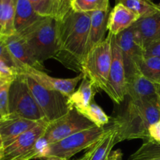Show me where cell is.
Here are the masks:
<instances>
[{"instance_id": "43", "label": "cell", "mask_w": 160, "mask_h": 160, "mask_svg": "<svg viewBox=\"0 0 160 160\" xmlns=\"http://www.w3.org/2000/svg\"><path fill=\"white\" fill-rule=\"evenodd\" d=\"M2 146V141H1V138H0V147Z\"/></svg>"}, {"instance_id": "31", "label": "cell", "mask_w": 160, "mask_h": 160, "mask_svg": "<svg viewBox=\"0 0 160 160\" xmlns=\"http://www.w3.org/2000/svg\"><path fill=\"white\" fill-rule=\"evenodd\" d=\"M9 17L6 0H0V38H5L7 29Z\"/></svg>"}, {"instance_id": "5", "label": "cell", "mask_w": 160, "mask_h": 160, "mask_svg": "<svg viewBox=\"0 0 160 160\" xmlns=\"http://www.w3.org/2000/svg\"><path fill=\"white\" fill-rule=\"evenodd\" d=\"M116 127L117 124L114 121L112 125L109 127H95L77 133L57 143L50 144L42 159L49 156H58L67 159H70L83 150L89 149L96 145L109 133L113 131Z\"/></svg>"}, {"instance_id": "33", "label": "cell", "mask_w": 160, "mask_h": 160, "mask_svg": "<svg viewBox=\"0 0 160 160\" xmlns=\"http://www.w3.org/2000/svg\"><path fill=\"white\" fill-rule=\"evenodd\" d=\"M145 56L160 58V40L148 45L145 49Z\"/></svg>"}, {"instance_id": "39", "label": "cell", "mask_w": 160, "mask_h": 160, "mask_svg": "<svg viewBox=\"0 0 160 160\" xmlns=\"http://www.w3.org/2000/svg\"><path fill=\"white\" fill-rule=\"evenodd\" d=\"M14 117H14V116H12V117H9V118H7V119H4V120H2V121L0 122V127H1L2 123L3 122H4V121H6V120H9V119H11V118H14Z\"/></svg>"}, {"instance_id": "12", "label": "cell", "mask_w": 160, "mask_h": 160, "mask_svg": "<svg viewBox=\"0 0 160 160\" xmlns=\"http://www.w3.org/2000/svg\"><path fill=\"white\" fill-rule=\"evenodd\" d=\"M18 74L29 77L42 87L60 92L67 98L74 92L78 84L84 78L82 73H80L78 76L73 78H53L42 70L33 67H23L18 70Z\"/></svg>"}, {"instance_id": "41", "label": "cell", "mask_w": 160, "mask_h": 160, "mask_svg": "<svg viewBox=\"0 0 160 160\" xmlns=\"http://www.w3.org/2000/svg\"><path fill=\"white\" fill-rule=\"evenodd\" d=\"M123 0H116V4H118V3H121V2H123Z\"/></svg>"}, {"instance_id": "7", "label": "cell", "mask_w": 160, "mask_h": 160, "mask_svg": "<svg viewBox=\"0 0 160 160\" xmlns=\"http://www.w3.org/2000/svg\"><path fill=\"white\" fill-rule=\"evenodd\" d=\"M9 113L16 117L34 121H45L40 108L21 75H18L11 84L9 93Z\"/></svg>"}, {"instance_id": "34", "label": "cell", "mask_w": 160, "mask_h": 160, "mask_svg": "<svg viewBox=\"0 0 160 160\" xmlns=\"http://www.w3.org/2000/svg\"><path fill=\"white\" fill-rule=\"evenodd\" d=\"M148 136L149 138L160 142V121L153 123L148 128Z\"/></svg>"}, {"instance_id": "28", "label": "cell", "mask_w": 160, "mask_h": 160, "mask_svg": "<svg viewBox=\"0 0 160 160\" xmlns=\"http://www.w3.org/2000/svg\"><path fill=\"white\" fill-rule=\"evenodd\" d=\"M12 82L0 81V117L9 118L11 114L9 110V93Z\"/></svg>"}, {"instance_id": "22", "label": "cell", "mask_w": 160, "mask_h": 160, "mask_svg": "<svg viewBox=\"0 0 160 160\" xmlns=\"http://www.w3.org/2000/svg\"><path fill=\"white\" fill-rule=\"evenodd\" d=\"M139 70L150 81L160 84V58L145 56L140 62Z\"/></svg>"}, {"instance_id": "23", "label": "cell", "mask_w": 160, "mask_h": 160, "mask_svg": "<svg viewBox=\"0 0 160 160\" xmlns=\"http://www.w3.org/2000/svg\"><path fill=\"white\" fill-rule=\"evenodd\" d=\"M121 4L136 12L140 18L149 17L160 11L159 6L152 0H123Z\"/></svg>"}, {"instance_id": "15", "label": "cell", "mask_w": 160, "mask_h": 160, "mask_svg": "<svg viewBox=\"0 0 160 160\" xmlns=\"http://www.w3.org/2000/svg\"><path fill=\"white\" fill-rule=\"evenodd\" d=\"M140 19L136 12L121 3L116 4L110 10L108 19L107 29L114 36L131 28Z\"/></svg>"}, {"instance_id": "38", "label": "cell", "mask_w": 160, "mask_h": 160, "mask_svg": "<svg viewBox=\"0 0 160 160\" xmlns=\"http://www.w3.org/2000/svg\"><path fill=\"white\" fill-rule=\"evenodd\" d=\"M3 156V146L0 147V160L2 159Z\"/></svg>"}, {"instance_id": "42", "label": "cell", "mask_w": 160, "mask_h": 160, "mask_svg": "<svg viewBox=\"0 0 160 160\" xmlns=\"http://www.w3.org/2000/svg\"><path fill=\"white\" fill-rule=\"evenodd\" d=\"M12 116H11V117H12ZM4 119H7V118H1V117H0V122H1L2 120H4Z\"/></svg>"}, {"instance_id": "25", "label": "cell", "mask_w": 160, "mask_h": 160, "mask_svg": "<svg viewBox=\"0 0 160 160\" xmlns=\"http://www.w3.org/2000/svg\"><path fill=\"white\" fill-rule=\"evenodd\" d=\"M160 159V142L149 138L135 152L131 155L128 160H154Z\"/></svg>"}, {"instance_id": "6", "label": "cell", "mask_w": 160, "mask_h": 160, "mask_svg": "<svg viewBox=\"0 0 160 160\" xmlns=\"http://www.w3.org/2000/svg\"><path fill=\"white\" fill-rule=\"evenodd\" d=\"M25 82L48 123L61 118L70 110L67 97L56 91L49 90L38 84L29 77L23 76Z\"/></svg>"}, {"instance_id": "37", "label": "cell", "mask_w": 160, "mask_h": 160, "mask_svg": "<svg viewBox=\"0 0 160 160\" xmlns=\"http://www.w3.org/2000/svg\"><path fill=\"white\" fill-rule=\"evenodd\" d=\"M42 160H68L65 158L58 157V156H49V157L45 158V159H42Z\"/></svg>"}, {"instance_id": "27", "label": "cell", "mask_w": 160, "mask_h": 160, "mask_svg": "<svg viewBox=\"0 0 160 160\" xmlns=\"http://www.w3.org/2000/svg\"><path fill=\"white\" fill-rule=\"evenodd\" d=\"M38 15L44 17H54L57 13V0H29Z\"/></svg>"}, {"instance_id": "19", "label": "cell", "mask_w": 160, "mask_h": 160, "mask_svg": "<svg viewBox=\"0 0 160 160\" xmlns=\"http://www.w3.org/2000/svg\"><path fill=\"white\" fill-rule=\"evenodd\" d=\"M157 94L158 84L148 79L141 72L127 82V95L130 99L146 98Z\"/></svg>"}, {"instance_id": "4", "label": "cell", "mask_w": 160, "mask_h": 160, "mask_svg": "<svg viewBox=\"0 0 160 160\" xmlns=\"http://www.w3.org/2000/svg\"><path fill=\"white\" fill-rule=\"evenodd\" d=\"M112 36L109 32L104 41L86 53L81 64V73L84 76L90 80L95 88L106 93L112 63Z\"/></svg>"}, {"instance_id": "1", "label": "cell", "mask_w": 160, "mask_h": 160, "mask_svg": "<svg viewBox=\"0 0 160 160\" xmlns=\"http://www.w3.org/2000/svg\"><path fill=\"white\" fill-rule=\"evenodd\" d=\"M90 24L89 12H78L73 9L58 20V51L55 59L67 69L81 73Z\"/></svg>"}, {"instance_id": "29", "label": "cell", "mask_w": 160, "mask_h": 160, "mask_svg": "<svg viewBox=\"0 0 160 160\" xmlns=\"http://www.w3.org/2000/svg\"><path fill=\"white\" fill-rule=\"evenodd\" d=\"M0 61L6 63L11 68H13L17 70L15 62H14L13 59L8 49L7 45H6L5 38H0Z\"/></svg>"}, {"instance_id": "20", "label": "cell", "mask_w": 160, "mask_h": 160, "mask_svg": "<svg viewBox=\"0 0 160 160\" xmlns=\"http://www.w3.org/2000/svg\"><path fill=\"white\" fill-rule=\"evenodd\" d=\"M94 88L90 80L84 76L78 88L67 98V104L70 110L75 109L79 111L88 106L94 100Z\"/></svg>"}, {"instance_id": "18", "label": "cell", "mask_w": 160, "mask_h": 160, "mask_svg": "<svg viewBox=\"0 0 160 160\" xmlns=\"http://www.w3.org/2000/svg\"><path fill=\"white\" fill-rule=\"evenodd\" d=\"M109 12V9L106 11H95L89 12L91 16V24L86 47V53L90 51L94 46L101 43L106 38Z\"/></svg>"}, {"instance_id": "2", "label": "cell", "mask_w": 160, "mask_h": 160, "mask_svg": "<svg viewBox=\"0 0 160 160\" xmlns=\"http://www.w3.org/2000/svg\"><path fill=\"white\" fill-rule=\"evenodd\" d=\"M160 121L159 95L138 99H130L126 112L121 118L115 120L118 130V142L124 140L149 139L148 128Z\"/></svg>"}, {"instance_id": "24", "label": "cell", "mask_w": 160, "mask_h": 160, "mask_svg": "<svg viewBox=\"0 0 160 160\" xmlns=\"http://www.w3.org/2000/svg\"><path fill=\"white\" fill-rule=\"evenodd\" d=\"M82 116L90 120L98 128H104L109 122L110 117L103 111V109L97 103L93 101L88 106L78 111Z\"/></svg>"}, {"instance_id": "44", "label": "cell", "mask_w": 160, "mask_h": 160, "mask_svg": "<svg viewBox=\"0 0 160 160\" xmlns=\"http://www.w3.org/2000/svg\"><path fill=\"white\" fill-rule=\"evenodd\" d=\"M158 6H159V7L160 8V2H159V4H158Z\"/></svg>"}, {"instance_id": "21", "label": "cell", "mask_w": 160, "mask_h": 160, "mask_svg": "<svg viewBox=\"0 0 160 160\" xmlns=\"http://www.w3.org/2000/svg\"><path fill=\"white\" fill-rule=\"evenodd\" d=\"M117 136L118 130L117 125L113 131L109 133L102 140L97 144L90 160H108L111 152L112 151V148L115 146L116 144L118 143Z\"/></svg>"}, {"instance_id": "3", "label": "cell", "mask_w": 160, "mask_h": 160, "mask_svg": "<svg viewBox=\"0 0 160 160\" xmlns=\"http://www.w3.org/2000/svg\"><path fill=\"white\" fill-rule=\"evenodd\" d=\"M58 20L54 17H43L22 34L36 60L43 65L49 59H55L58 51Z\"/></svg>"}, {"instance_id": "36", "label": "cell", "mask_w": 160, "mask_h": 160, "mask_svg": "<svg viewBox=\"0 0 160 160\" xmlns=\"http://www.w3.org/2000/svg\"><path fill=\"white\" fill-rule=\"evenodd\" d=\"M98 144V143H97ZM97 144L95 145H94L93 147H92L91 148H89L87 152H86L85 153H84V155H83L82 156H81V158H78V159H75V160H90L91 157H92V154H93L94 151H95V147H96Z\"/></svg>"}, {"instance_id": "8", "label": "cell", "mask_w": 160, "mask_h": 160, "mask_svg": "<svg viewBox=\"0 0 160 160\" xmlns=\"http://www.w3.org/2000/svg\"><path fill=\"white\" fill-rule=\"evenodd\" d=\"M96 127L75 109L61 118L49 123L44 138L49 144H55L84 130Z\"/></svg>"}, {"instance_id": "30", "label": "cell", "mask_w": 160, "mask_h": 160, "mask_svg": "<svg viewBox=\"0 0 160 160\" xmlns=\"http://www.w3.org/2000/svg\"><path fill=\"white\" fill-rule=\"evenodd\" d=\"M18 71L11 68L6 63L0 61V81L12 82L18 76Z\"/></svg>"}, {"instance_id": "9", "label": "cell", "mask_w": 160, "mask_h": 160, "mask_svg": "<svg viewBox=\"0 0 160 160\" xmlns=\"http://www.w3.org/2000/svg\"><path fill=\"white\" fill-rule=\"evenodd\" d=\"M115 38L121 50L128 82L134 75L140 73L139 65L145 56V50L136 39L132 26L120 33Z\"/></svg>"}, {"instance_id": "17", "label": "cell", "mask_w": 160, "mask_h": 160, "mask_svg": "<svg viewBox=\"0 0 160 160\" xmlns=\"http://www.w3.org/2000/svg\"><path fill=\"white\" fill-rule=\"evenodd\" d=\"M43 17L37 13L29 0H15V34H22Z\"/></svg>"}, {"instance_id": "11", "label": "cell", "mask_w": 160, "mask_h": 160, "mask_svg": "<svg viewBox=\"0 0 160 160\" xmlns=\"http://www.w3.org/2000/svg\"><path fill=\"white\" fill-rule=\"evenodd\" d=\"M48 123L42 121L36 127L19 136L3 148L1 160H29V156L38 139L43 137Z\"/></svg>"}, {"instance_id": "14", "label": "cell", "mask_w": 160, "mask_h": 160, "mask_svg": "<svg viewBox=\"0 0 160 160\" xmlns=\"http://www.w3.org/2000/svg\"><path fill=\"white\" fill-rule=\"evenodd\" d=\"M132 28L136 39L145 50L148 45L160 40V11L140 18Z\"/></svg>"}, {"instance_id": "26", "label": "cell", "mask_w": 160, "mask_h": 160, "mask_svg": "<svg viewBox=\"0 0 160 160\" xmlns=\"http://www.w3.org/2000/svg\"><path fill=\"white\" fill-rule=\"evenodd\" d=\"M71 8L78 12L106 11L109 9V0H74Z\"/></svg>"}, {"instance_id": "13", "label": "cell", "mask_w": 160, "mask_h": 160, "mask_svg": "<svg viewBox=\"0 0 160 160\" xmlns=\"http://www.w3.org/2000/svg\"><path fill=\"white\" fill-rule=\"evenodd\" d=\"M5 41L15 62L17 71L23 67H33L43 71L44 65H42L36 60L24 39L21 36L14 34L5 38Z\"/></svg>"}, {"instance_id": "35", "label": "cell", "mask_w": 160, "mask_h": 160, "mask_svg": "<svg viewBox=\"0 0 160 160\" xmlns=\"http://www.w3.org/2000/svg\"><path fill=\"white\" fill-rule=\"evenodd\" d=\"M122 157H123V153L121 150L117 149L111 152L108 160H122Z\"/></svg>"}, {"instance_id": "32", "label": "cell", "mask_w": 160, "mask_h": 160, "mask_svg": "<svg viewBox=\"0 0 160 160\" xmlns=\"http://www.w3.org/2000/svg\"><path fill=\"white\" fill-rule=\"evenodd\" d=\"M74 0H58L57 13L56 19L59 20L63 18L72 9V3Z\"/></svg>"}, {"instance_id": "10", "label": "cell", "mask_w": 160, "mask_h": 160, "mask_svg": "<svg viewBox=\"0 0 160 160\" xmlns=\"http://www.w3.org/2000/svg\"><path fill=\"white\" fill-rule=\"evenodd\" d=\"M115 37L112 36V63L106 94L114 102L120 104L127 95V77L121 50L116 42Z\"/></svg>"}, {"instance_id": "40", "label": "cell", "mask_w": 160, "mask_h": 160, "mask_svg": "<svg viewBox=\"0 0 160 160\" xmlns=\"http://www.w3.org/2000/svg\"><path fill=\"white\" fill-rule=\"evenodd\" d=\"M158 95H159L160 98V84H158Z\"/></svg>"}, {"instance_id": "46", "label": "cell", "mask_w": 160, "mask_h": 160, "mask_svg": "<svg viewBox=\"0 0 160 160\" xmlns=\"http://www.w3.org/2000/svg\"><path fill=\"white\" fill-rule=\"evenodd\" d=\"M57 1H58V0H57Z\"/></svg>"}, {"instance_id": "16", "label": "cell", "mask_w": 160, "mask_h": 160, "mask_svg": "<svg viewBox=\"0 0 160 160\" xmlns=\"http://www.w3.org/2000/svg\"><path fill=\"white\" fill-rule=\"evenodd\" d=\"M40 122L42 121H34L22 117H14L3 122L0 127V138L3 148L23 133L37 126Z\"/></svg>"}, {"instance_id": "45", "label": "cell", "mask_w": 160, "mask_h": 160, "mask_svg": "<svg viewBox=\"0 0 160 160\" xmlns=\"http://www.w3.org/2000/svg\"><path fill=\"white\" fill-rule=\"evenodd\" d=\"M154 160H160V159H154Z\"/></svg>"}]
</instances>
